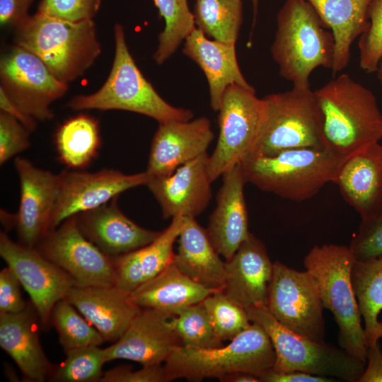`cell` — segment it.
I'll list each match as a JSON object with an SVG mask.
<instances>
[{"label": "cell", "instance_id": "obj_16", "mask_svg": "<svg viewBox=\"0 0 382 382\" xmlns=\"http://www.w3.org/2000/svg\"><path fill=\"white\" fill-rule=\"evenodd\" d=\"M0 255L28 292L42 325L46 327L54 305L76 286L75 281L35 247L14 242L3 231L0 233Z\"/></svg>", "mask_w": 382, "mask_h": 382}, {"label": "cell", "instance_id": "obj_1", "mask_svg": "<svg viewBox=\"0 0 382 382\" xmlns=\"http://www.w3.org/2000/svg\"><path fill=\"white\" fill-rule=\"evenodd\" d=\"M314 91L326 148L347 158L382 139V113L371 90L342 74Z\"/></svg>", "mask_w": 382, "mask_h": 382}, {"label": "cell", "instance_id": "obj_31", "mask_svg": "<svg viewBox=\"0 0 382 382\" xmlns=\"http://www.w3.org/2000/svg\"><path fill=\"white\" fill-rule=\"evenodd\" d=\"M54 144L62 163L73 170L87 167L98 156L101 144L98 120L86 114L66 120L58 127Z\"/></svg>", "mask_w": 382, "mask_h": 382}, {"label": "cell", "instance_id": "obj_20", "mask_svg": "<svg viewBox=\"0 0 382 382\" xmlns=\"http://www.w3.org/2000/svg\"><path fill=\"white\" fill-rule=\"evenodd\" d=\"M273 264L264 244L250 233L233 255L225 261L223 291L245 310L266 306Z\"/></svg>", "mask_w": 382, "mask_h": 382}, {"label": "cell", "instance_id": "obj_27", "mask_svg": "<svg viewBox=\"0 0 382 382\" xmlns=\"http://www.w3.org/2000/svg\"><path fill=\"white\" fill-rule=\"evenodd\" d=\"M185 218H172L169 226L151 243L113 256L115 286L131 293L155 277L173 262V245L185 225Z\"/></svg>", "mask_w": 382, "mask_h": 382}, {"label": "cell", "instance_id": "obj_30", "mask_svg": "<svg viewBox=\"0 0 382 382\" xmlns=\"http://www.w3.org/2000/svg\"><path fill=\"white\" fill-rule=\"evenodd\" d=\"M307 1L334 36L335 51L331 70L336 75L347 66L353 42L369 26V9L373 0Z\"/></svg>", "mask_w": 382, "mask_h": 382}, {"label": "cell", "instance_id": "obj_4", "mask_svg": "<svg viewBox=\"0 0 382 382\" xmlns=\"http://www.w3.org/2000/svg\"><path fill=\"white\" fill-rule=\"evenodd\" d=\"M328 29L307 0L285 1L270 48L281 77L293 86L306 87L315 69H332L335 42Z\"/></svg>", "mask_w": 382, "mask_h": 382}, {"label": "cell", "instance_id": "obj_44", "mask_svg": "<svg viewBox=\"0 0 382 382\" xmlns=\"http://www.w3.org/2000/svg\"><path fill=\"white\" fill-rule=\"evenodd\" d=\"M21 284L8 266L0 272V313H16L23 311L28 306L24 301Z\"/></svg>", "mask_w": 382, "mask_h": 382}, {"label": "cell", "instance_id": "obj_48", "mask_svg": "<svg viewBox=\"0 0 382 382\" xmlns=\"http://www.w3.org/2000/svg\"><path fill=\"white\" fill-rule=\"evenodd\" d=\"M0 109L18 120L30 132L35 129L37 120L19 109L0 88Z\"/></svg>", "mask_w": 382, "mask_h": 382}, {"label": "cell", "instance_id": "obj_43", "mask_svg": "<svg viewBox=\"0 0 382 382\" xmlns=\"http://www.w3.org/2000/svg\"><path fill=\"white\" fill-rule=\"evenodd\" d=\"M164 365H146L137 371L128 366L115 367L103 373L100 382H168Z\"/></svg>", "mask_w": 382, "mask_h": 382}, {"label": "cell", "instance_id": "obj_37", "mask_svg": "<svg viewBox=\"0 0 382 382\" xmlns=\"http://www.w3.org/2000/svg\"><path fill=\"white\" fill-rule=\"evenodd\" d=\"M66 357L54 366L49 379L58 382H96L100 381L107 363L105 349L88 346L65 351Z\"/></svg>", "mask_w": 382, "mask_h": 382}, {"label": "cell", "instance_id": "obj_34", "mask_svg": "<svg viewBox=\"0 0 382 382\" xmlns=\"http://www.w3.org/2000/svg\"><path fill=\"white\" fill-rule=\"evenodd\" d=\"M165 27L158 35V44L154 54L158 64L164 63L177 50L181 42L196 28L193 13L187 0H153Z\"/></svg>", "mask_w": 382, "mask_h": 382}, {"label": "cell", "instance_id": "obj_18", "mask_svg": "<svg viewBox=\"0 0 382 382\" xmlns=\"http://www.w3.org/2000/svg\"><path fill=\"white\" fill-rule=\"evenodd\" d=\"M214 137L211 122L205 117L159 123L151 144L146 172L151 177L172 173L206 154Z\"/></svg>", "mask_w": 382, "mask_h": 382}, {"label": "cell", "instance_id": "obj_13", "mask_svg": "<svg viewBox=\"0 0 382 382\" xmlns=\"http://www.w3.org/2000/svg\"><path fill=\"white\" fill-rule=\"evenodd\" d=\"M35 248L69 274L76 286L115 285L112 257L84 236L76 216L49 231Z\"/></svg>", "mask_w": 382, "mask_h": 382}, {"label": "cell", "instance_id": "obj_5", "mask_svg": "<svg viewBox=\"0 0 382 382\" xmlns=\"http://www.w3.org/2000/svg\"><path fill=\"white\" fill-rule=\"evenodd\" d=\"M114 35L115 55L108 79L97 91L71 98L68 107L74 110L129 111L158 123L192 120L190 110L168 103L144 76L129 50L122 25H115Z\"/></svg>", "mask_w": 382, "mask_h": 382}, {"label": "cell", "instance_id": "obj_2", "mask_svg": "<svg viewBox=\"0 0 382 382\" xmlns=\"http://www.w3.org/2000/svg\"><path fill=\"white\" fill-rule=\"evenodd\" d=\"M13 29L14 44L37 56L66 83L83 75L101 53L93 20L70 21L36 12Z\"/></svg>", "mask_w": 382, "mask_h": 382}, {"label": "cell", "instance_id": "obj_11", "mask_svg": "<svg viewBox=\"0 0 382 382\" xmlns=\"http://www.w3.org/2000/svg\"><path fill=\"white\" fill-rule=\"evenodd\" d=\"M267 309L289 330L325 342L323 306L315 278L276 261L268 289Z\"/></svg>", "mask_w": 382, "mask_h": 382}, {"label": "cell", "instance_id": "obj_35", "mask_svg": "<svg viewBox=\"0 0 382 382\" xmlns=\"http://www.w3.org/2000/svg\"><path fill=\"white\" fill-rule=\"evenodd\" d=\"M74 308L62 299L54 305L50 316V323L56 329L64 351L102 345L105 341L103 336Z\"/></svg>", "mask_w": 382, "mask_h": 382}, {"label": "cell", "instance_id": "obj_33", "mask_svg": "<svg viewBox=\"0 0 382 382\" xmlns=\"http://www.w3.org/2000/svg\"><path fill=\"white\" fill-rule=\"evenodd\" d=\"M196 28L213 40L236 44L243 21L242 0H195Z\"/></svg>", "mask_w": 382, "mask_h": 382}, {"label": "cell", "instance_id": "obj_32", "mask_svg": "<svg viewBox=\"0 0 382 382\" xmlns=\"http://www.w3.org/2000/svg\"><path fill=\"white\" fill-rule=\"evenodd\" d=\"M352 281L360 313L364 322L366 346L382 338V255L363 261L354 260Z\"/></svg>", "mask_w": 382, "mask_h": 382}, {"label": "cell", "instance_id": "obj_41", "mask_svg": "<svg viewBox=\"0 0 382 382\" xmlns=\"http://www.w3.org/2000/svg\"><path fill=\"white\" fill-rule=\"evenodd\" d=\"M101 0H41L37 12L70 21L93 20Z\"/></svg>", "mask_w": 382, "mask_h": 382}, {"label": "cell", "instance_id": "obj_40", "mask_svg": "<svg viewBox=\"0 0 382 382\" xmlns=\"http://www.w3.org/2000/svg\"><path fill=\"white\" fill-rule=\"evenodd\" d=\"M349 248L355 260H367L382 255V213L374 218L361 221Z\"/></svg>", "mask_w": 382, "mask_h": 382}, {"label": "cell", "instance_id": "obj_49", "mask_svg": "<svg viewBox=\"0 0 382 382\" xmlns=\"http://www.w3.org/2000/svg\"><path fill=\"white\" fill-rule=\"evenodd\" d=\"M223 382H261L260 378L246 372H237L227 376L221 380Z\"/></svg>", "mask_w": 382, "mask_h": 382}, {"label": "cell", "instance_id": "obj_21", "mask_svg": "<svg viewBox=\"0 0 382 382\" xmlns=\"http://www.w3.org/2000/svg\"><path fill=\"white\" fill-rule=\"evenodd\" d=\"M245 183L240 163L224 173L216 206L209 217L207 231L215 249L226 260L250 233L244 197Z\"/></svg>", "mask_w": 382, "mask_h": 382}, {"label": "cell", "instance_id": "obj_17", "mask_svg": "<svg viewBox=\"0 0 382 382\" xmlns=\"http://www.w3.org/2000/svg\"><path fill=\"white\" fill-rule=\"evenodd\" d=\"M207 153L179 166L172 173L151 177L146 186L158 202L163 219L195 218L208 206L212 181Z\"/></svg>", "mask_w": 382, "mask_h": 382}, {"label": "cell", "instance_id": "obj_15", "mask_svg": "<svg viewBox=\"0 0 382 382\" xmlns=\"http://www.w3.org/2000/svg\"><path fill=\"white\" fill-rule=\"evenodd\" d=\"M14 166L20 183L19 207L14 214L1 209V220L7 229L16 230L20 243L36 247L50 231L57 174L21 157L15 158Z\"/></svg>", "mask_w": 382, "mask_h": 382}, {"label": "cell", "instance_id": "obj_26", "mask_svg": "<svg viewBox=\"0 0 382 382\" xmlns=\"http://www.w3.org/2000/svg\"><path fill=\"white\" fill-rule=\"evenodd\" d=\"M183 52L204 72L213 110L219 111L223 95L229 86L236 84L254 89L239 67L236 44L210 40L196 28L185 40Z\"/></svg>", "mask_w": 382, "mask_h": 382}, {"label": "cell", "instance_id": "obj_39", "mask_svg": "<svg viewBox=\"0 0 382 382\" xmlns=\"http://www.w3.org/2000/svg\"><path fill=\"white\" fill-rule=\"evenodd\" d=\"M369 24L359 37V66L376 72L382 57V0H373L369 9Z\"/></svg>", "mask_w": 382, "mask_h": 382}, {"label": "cell", "instance_id": "obj_10", "mask_svg": "<svg viewBox=\"0 0 382 382\" xmlns=\"http://www.w3.org/2000/svg\"><path fill=\"white\" fill-rule=\"evenodd\" d=\"M219 137L208 157L207 170L213 183L253 153L267 115L264 98L254 89L239 85L225 91L219 110Z\"/></svg>", "mask_w": 382, "mask_h": 382}, {"label": "cell", "instance_id": "obj_9", "mask_svg": "<svg viewBox=\"0 0 382 382\" xmlns=\"http://www.w3.org/2000/svg\"><path fill=\"white\" fill-rule=\"evenodd\" d=\"M263 98L266 118L252 154L272 155L286 149L326 147L323 113L310 86H293Z\"/></svg>", "mask_w": 382, "mask_h": 382}, {"label": "cell", "instance_id": "obj_23", "mask_svg": "<svg viewBox=\"0 0 382 382\" xmlns=\"http://www.w3.org/2000/svg\"><path fill=\"white\" fill-rule=\"evenodd\" d=\"M117 197L76 216L84 236L112 257L142 248L161 232L144 228L128 218L119 208Z\"/></svg>", "mask_w": 382, "mask_h": 382}, {"label": "cell", "instance_id": "obj_3", "mask_svg": "<svg viewBox=\"0 0 382 382\" xmlns=\"http://www.w3.org/2000/svg\"><path fill=\"white\" fill-rule=\"evenodd\" d=\"M347 159L326 148H298L272 155L251 154L240 164L247 183L282 198L301 202L335 183Z\"/></svg>", "mask_w": 382, "mask_h": 382}, {"label": "cell", "instance_id": "obj_28", "mask_svg": "<svg viewBox=\"0 0 382 382\" xmlns=\"http://www.w3.org/2000/svg\"><path fill=\"white\" fill-rule=\"evenodd\" d=\"M178 243L173 257L175 266L204 287L223 291L226 280L225 262L220 258L207 229L195 218H185Z\"/></svg>", "mask_w": 382, "mask_h": 382}, {"label": "cell", "instance_id": "obj_36", "mask_svg": "<svg viewBox=\"0 0 382 382\" xmlns=\"http://www.w3.org/2000/svg\"><path fill=\"white\" fill-rule=\"evenodd\" d=\"M169 325L181 345L202 349L223 345L202 302L189 306L171 317Z\"/></svg>", "mask_w": 382, "mask_h": 382}, {"label": "cell", "instance_id": "obj_38", "mask_svg": "<svg viewBox=\"0 0 382 382\" xmlns=\"http://www.w3.org/2000/svg\"><path fill=\"white\" fill-rule=\"evenodd\" d=\"M202 302L216 334L222 341L231 340L252 323L246 310L231 300L223 291L209 295Z\"/></svg>", "mask_w": 382, "mask_h": 382}, {"label": "cell", "instance_id": "obj_14", "mask_svg": "<svg viewBox=\"0 0 382 382\" xmlns=\"http://www.w3.org/2000/svg\"><path fill=\"white\" fill-rule=\"evenodd\" d=\"M146 172L125 174L115 169L96 172L64 170L57 174V193L50 231L66 219L100 207L129 189L146 185Z\"/></svg>", "mask_w": 382, "mask_h": 382}, {"label": "cell", "instance_id": "obj_25", "mask_svg": "<svg viewBox=\"0 0 382 382\" xmlns=\"http://www.w3.org/2000/svg\"><path fill=\"white\" fill-rule=\"evenodd\" d=\"M40 324L33 303L16 313H0V346L30 381L49 379L54 367L40 344Z\"/></svg>", "mask_w": 382, "mask_h": 382}, {"label": "cell", "instance_id": "obj_12", "mask_svg": "<svg viewBox=\"0 0 382 382\" xmlns=\"http://www.w3.org/2000/svg\"><path fill=\"white\" fill-rule=\"evenodd\" d=\"M0 80V88L8 98L37 121L53 118L51 104L69 88L37 56L15 44L1 57Z\"/></svg>", "mask_w": 382, "mask_h": 382}, {"label": "cell", "instance_id": "obj_45", "mask_svg": "<svg viewBox=\"0 0 382 382\" xmlns=\"http://www.w3.org/2000/svg\"><path fill=\"white\" fill-rule=\"evenodd\" d=\"M33 0H0V24L1 27L14 28L29 14Z\"/></svg>", "mask_w": 382, "mask_h": 382}, {"label": "cell", "instance_id": "obj_47", "mask_svg": "<svg viewBox=\"0 0 382 382\" xmlns=\"http://www.w3.org/2000/svg\"><path fill=\"white\" fill-rule=\"evenodd\" d=\"M366 364L358 382H382V351L379 342L367 347Z\"/></svg>", "mask_w": 382, "mask_h": 382}, {"label": "cell", "instance_id": "obj_6", "mask_svg": "<svg viewBox=\"0 0 382 382\" xmlns=\"http://www.w3.org/2000/svg\"><path fill=\"white\" fill-rule=\"evenodd\" d=\"M276 354L265 330L251 324L227 345L214 348L175 346L164 362L168 381L185 378L201 381L216 378L220 381L228 375L246 372L258 376L273 369Z\"/></svg>", "mask_w": 382, "mask_h": 382}, {"label": "cell", "instance_id": "obj_19", "mask_svg": "<svg viewBox=\"0 0 382 382\" xmlns=\"http://www.w3.org/2000/svg\"><path fill=\"white\" fill-rule=\"evenodd\" d=\"M171 316L150 308H141L123 335L105 348L107 362L127 359L142 366L162 364L172 349L181 345L169 325Z\"/></svg>", "mask_w": 382, "mask_h": 382}, {"label": "cell", "instance_id": "obj_42", "mask_svg": "<svg viewBox=\"0 0 382 382\" xmlns=\"http://www.w3.org/2000/svg\"><path fill=\"white\" fill-rule=\"evenodd\" d=\"M30 132L11 115L0 112V164L4 165L30 146Z\"/></svg>", "mask_w": 382, "mask_h": 382}, {"label": "cell", "instance_id": "obj_50", "mask_svg": "<svg viewBox=\"0 0 382 382\" xmlns=\"http://www.w3.org/2000/svg\"><path fill=\"white\" fill-rule=\"evenodd\" d=\"M376 72L377 73V78L382 86V57L378 63V68Z\"/></svg>", "mask_w": 382, "mask_h": 382}, {"label": "cell", "instance_id": "obj_7", "mask_svg": "<svg viewBox=\"0 0 382 382\" xmlns=\"http://www.w3.org/2000/svg\"><path fill=\"white\" fill-rule=\"evenodd\" d=\"M354 260L349 246L323 244L309 250L303 265L317 282L324 308L334 316L340 348L366 362L365 331L352 281Z\"/></svg>", "mask_w": 382, "mask_h": 382}, {"label": "cell", "instance_id": "obj_46", "mask_svg": "<svg viewBox=\"0 0 382 382\" xmlns=\"http://www.w3.org/2000/svg\"><path fill=\"white\" fill-rule=\"evenodd\" d=\"M261 382H332L335 378L299 371H277L271 369L260 377Z\"/></svg>", "mask_w": 382, "mask_h": 382}, {"label": "cell", "instance_id": "obj_51", "mask_svg": "<svg viewBox=\"0 0 382 382\" xmlns=\"http://www.w3.org/2000/svg\"><path fill=\"white\" fill-rule=\"evenodd\" d=\"M252 1H253V11H254V13H253L254 18H253V25L254 26L255 21V16H256V13H257V1L258 0H252Z\"/></svg>", "mask_w": 382, "mask_h": 382}, {"label": "cell", "instance_id": "obj_24", "mask_svg": "<svg viewBox=\"0 0 382 382\" xmlns=\"http://www.w3.org/2000/svg\"><path fill=\"white\" fill-rule=\"evenodd\" d=\"M361 221L382 213V144H374L348 157L335 183Z\"/></svg>", "mask_w": 382, "mask_h": 382}, {"label": "cell", "instance_id": "obj_22", "mask_svg": "<svg viewBox=\"0 0 382 382\" xmlns=\"http://www.w3.org/2000/svg\"><path fill=\"white\" fill-rule=\"evenodd\" d=\"M100 333L115 342L141 311L130 293L117 286H74L65 298Z\"/></svg>", "mask_w": 382, "mask_h": 382}, {"label": "cell", "instance_id": "obj_8", "mask_svg": "<svg viewBox=\"0 0 382 382\" xmlns=\"http://www.w3.org/2000/svg\"><path fill=\"white\" fill-rule=\"evenodd\" d=\"M251 322L267 333L276 354L273 370L299 371L348 382H358L366 367L362 361L325 342L299 335L280 324L265 305L246 309Z\"/></svg>", "mask_w": 382, "mask_h": 382}, {"label": "cell", "instance_id": "obj_29", "mask_svg": "<svg viewBox=\"0 0 382 382\" xmlns=\"http://www.w3.org/2000/svg\"><path fill=\"white\" fill-rule=\"evenodd\" d=\"M216 291L195 282L173 262L131 292L130 296L140 308L154 309L173 317Z\"/></svg>", "mask_w": 382, "mask_h": 382}]
</instances>
